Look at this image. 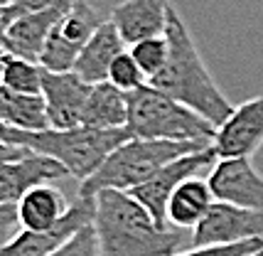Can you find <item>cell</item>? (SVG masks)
I'll list each match as a JSON object with an SVG mask.
<instances>
[{
	"label": "cell",
	"instance_id": "6da1fadb",
	"mask_svg": "<svg viewBox=\"0 0 263 256\" xmlns=\"http://www.w3.org/2000/svg\"><path fill=\"white\" fill-rule=\"evenodd\" d=\"M165 37L170 45L167 62L162 71L148 79V84L153 89L167 94L175 101H180L182 106L192 108L195 114L204 116L209 123L219 128L231 116L234 106L217 86L214 77L209 74L204 59L197 49L195 37L175 5H170V12H167Z\"/></svg>",
	"mask_w": 263,
	"mask_h": 256
},
{
	"label": "cell",
	"instance_id": "7a4b0ae2",
	"mask_svg": "<svg viewBox=\"0 0 263 256\" xmlns=\"http://www.w3.org/2000/svg\"><path fill=\"white\" fill-rule=\"evenodd\" d=\"M93 202V229L101 256H175L182 251V229L160 227L128 192L103 190Z\"/></svg>",
	"mask_w": 263,
	"mask_h": 256
},
{
	"label": "cell",
	"instance_id": "3957f363",
	"mask_svg": "<svg viewBox=\"0 0 263 256\" xmlns=\"http://www.w3.org/2000/svg\"><path fill=\"white\" fill-rule=\"evenodd\" d=\"M130 138L133 136L128 133V128H116V131H101V128L89 126H77L69 128V131H57V128L15 131V128H8L5 143L54 158L57 163L67 168V173L71 177L84 182L101 168L103 160L121 143H126Z\"/></svg>",
	"mask_w": 263,
	"mask_h": 256
},
{
	"label": "cell",
	"instance_id": "277c9868",
	"mask_svg": "<svg viewBox=\"0 0 263 256\" xmlns=\"http://www.w3.org/2000/svg\"><path fill=\"white\" fill-rule=\"evenodd\" d=\"M209 145L199 143H177V140H148V138H130L121 143L96 173L84 180L79 187V197L93 199L103 190H118L130 192L133 187L143 185L153 175L162 170L172 160L197 153Z\"/></svg>",
	"mask_w": 263,
	"mask_h": 256
},
{
	"label": "cell",
	"instance_id": "5b68a950",
	"mask_svg": "<svg viewBox=\"0 0 263 256\" xmlns=\"http://www.w3.org/2000/svg\"><path fill=\"white\" fill-rule=\"evenodd\" d=\"M128 133L133 138L177 140L212 145L217 138V126L192 108L170 99L167 94L153 89L150 84L128 94Z\"/></svg>",
	"mask_w": 263,
	"mask_h": 256
},
{
	"label": "cell",
	"instance_id": "8992f818",
	"mask_svg": "<svg viewBox=\"0 0 263 256\" xmlns=\"http://www.w3.org/2000/svg\"><path fill=\"white\" fill-rule=\"evenodd\" d=\"M217 160L219 158L212 145L202 148L197 153H190V155H182V158L172 160L170 165H165L162 170H158L143 185L133 187L128 195L133 199H138L160 227H170L167 224V205H170V197L175 195V190L182 185L184 180L197 177L204 170H212Z\"/></svg>",
	"mask_w": 263,
	"mask_h": 256
},
{
	"label": "cell",
	"instance_id": "52a82bcc",
	"mask_svg": "<svg viewBox=\"0 0 263 256\" xmlns=\"http://www.w3.org/2000/svg\"><path fill=\"white\" fill-rule=\"evenodd\" d=\"M249 239H263V212L243 210L219 199H214L202 222L192 229V246H227Z\"/></svg>",
	"mask_w": 263,
	"mask_h": 256
},
{
	"label": "cell",
	"instance_id": "ba28073f",
	"mask_svg": "<svg viewBox=\"0 0 263 256\" xmlns=\"http://www.w3.org/2000/svg\"><path fill=\"white\" fill-rule=\"evenodd\" d=\"M206 182L219 202L263 212V175L253 168L251 158L217 160L206 175Z\"/></svg>",
	"mask_w": 263,
	"mask_h": 256
},
{
	"label": "cell",
	"instance_id": "9c48e42d",
	"mask_svg": "<svg viewBox=\"0 0 263 256\" xmlns=\"http://www.w3.org/2000/svg\"><path fill=\"white\" fill-rule=\"evenodd\" d=\"M91 84H86L77 71H47L42 74V99H45L49 128L69 131L81 126L86 99Z\"/></svg>",
	"mask_w": 263,
	"mask_h": 256
},
{
	"label": "cell",
	"instance_id": "30bf717a",
	"mask_svg": "<svg viewBox=\"0 0 263 256\" xmlns=\"http://www.w3.org/2000/svg\"><path fill=\"white\" fill-rule=\"evenodd\" d=\"M263 145V96H253L234 106L231 116L217 128L212 148L219 160L224 158H251Z\"/></svg>",
	"mask_w": 263,
	"mask_h": 256
},
{
	"label": "cell",
	"instance_id": "8fae6325",
	"mask_svg": "<svg viewBox=\"0 0 263 256\" xmlns=\"http://www.w3.org/2000/svg\"><path fill=\"white\" fill-rule=\"evenodd\" d=\"M93 214H96V202L79 197L69 207L64 220L57 227H52L47 232H25L23 229L10 244L0 249V256H52L79 229L93 224Z\"/></svg>",
	"mask_w": 263,
	"mask_h": 256
},
{
	"label": "cell",
	"instance_id": "7c38bea8",
	"mask_svg": "<svg viewBox=\"0 0 263 256\" xmlns=\"http://www.w3.org/2000/svg\"><path fill=\"white\" fill-rule=\"evenodd\" d=\"M62 177H71L62 163H57L49 155L27 151L23 158L10 160L0 168V202L17 205L30 190L42 185H54Z\"/></svg>",
	"mask_w": 263,
	"mask_h": 256
},
{
	"label": "cell",
	"instance_id": "4fadbf2b",
	"mask_svg": "<svg viewBox=\"0 0 263 256\" xmlns=\"http://www.w3.org/2000/svg\"><path fill=\"white\" fill-rule=\"evenodd\" d=\"M74 0H54L49 8L37 12L20 15L5 32V47L10 49L12 57H23L30 62H40V54L45 49L47 37L52 35V30L57 23L67 15Z\"/></svg>",
	"mask_w": 263,
	"mask_h": 256
},
{
	"label": "cell",
	"instance_id": "5bb4252c",
	"mask_svg": "<svg viewBox=\"0 0 263 256\" xmlns=\"http://www.w3.org/2000/svg\"><path fill=\"white\" fill-rule=\"evenodd\" d=\"M167 12L170 0H123L111 10L108 20L116 25L126 45H136L140 40L165 35Z\"/></svg>",
	"mask_w": 263,
	"mask_h": 256
},
{
	"label": "cell",
	"instance_id": "9a60e30c",
	"mask_svg": "<svg viewBox=\"0 0 263 256\" xmlns=\"http://www.w3.org/2000/svg\"><path fill=\"white\" fill-rule=\"evenodd\" d=\"M126 52V42L123 37L118 35L116 25L111 20L106 23L93 32V37L81 47L79 57H77V64H74V71L79 74L86 84H101L108 82V69L114 64V59L118 54Z\"/></svg>",
	"mask_w": 263,
	"mask_h": 256
},
{
	"label": "cell",
	"instance_id": "2e32d148",
	"mask_svg": "<svg viewBox=\"0 0 263 256\" xmlns=\"http://www.w3.org/2000/svg\"><path fill=\"white\" fill-rule=\"evenodd\" d=\"M71 205L54 185L34 187L17 202V217L25 232H47L64 220Z\"/></svg>",
	"mask_w": 263,
	"mask_h": 256
},
{
	"label": "cell",
	"instance_id": "e0dca14e",
	"mask_svg": "<svg viewBox=\"0 0 263 256\" xmlns=\"http://www.w3.org/2000/svg\"><path fill=\"white\" fill-rule=\"evenodd\" d=\"M214 205V195L202 175L184 180L182 185L175 190L167 205V224L175 229H195L202 222L209 207Z\"/></svg>",
	"mask_w": 263,
	"mask_h": 256
},
{
	"label": "cell",
	"instance_id": "ac0fdd59",
	"mask_svg": "<svg viewBox=\"0 0 263 256\" xmlns=\"http://www.w3.org/2000/svg\"><path fill=\"white\" fill-rule=\"evenodd\" d=\"M126 123H128V94L121 92L111 82L93 84L91 94L86 99L81 126L116 131V128H126Z\"/></svg>",
	"mask_w": 263,
	"mask_h": 256
},
{
	"label": "cell",
	"instance_id": "d6986e66",
	"mask_svg": "<svg viewBox=\"0 0 263 256\" xmlns=\"http://www.w3.org/2000/svg\"><path fill=\"white\" fill-rule=\"evenodd\" d=\"M0 121L15 131H47L45 99L32 94H17L0 84Z\"/></svg>",
	"mask_w": 263,
	"mask_h": 256
},
{
	"label": "cell",
	"instance_id": "ffe728a7",
	"mask_svg": "<svg viewBox=\"0 0 263 256\" xmlns=\"http://www.w3.org/2000/svg\"><path fill=\"white\" fill-rule=\"evenodd\" d=\"M103 23H106L103 15L93 8L89 0H74L71 8L67 10V15L57 23L54 32H57L62 40H67L69 45H74L81 49Z\"/></svg>",
	"mask_w": 263,
	"mask_h": 256
},
{
	"label": "cell",
	"instance_id": "44dd1931",
	"mask_svg": "<svg viewBox=\"0 0 263 256\" xmlns=\"http://www.w3.org/2000/svg\"><path fill=\"white\" fill-rule=\"evenodd\" d=\"M42 64L40 62H30L23 57H10L8 67L0 77V84L8 86L17 94H32V96H42Z\"/></svg>",
	"mask_w": 263,
	"mask_h": 256
},
{
	"label": "cell",
	"instance_id": "7402d4cb",
	"mask_svg": "<svg viewBox=\"0 0 263 256\" xmlns=\"http://www.w3.org/2000/svg\"><path fill=\"white\" fill-rule=\"evenodd\" d=\"M133 59L138 62V67L143 69V74L153 79L158 71H162L167 54H170V45H167V37H150V40H140L136 45H130L128 49Z\"/></svg>",
	"mask_w": 263,
	"mask_h": 256
},
{
	"label": "cell",
	"instance_id": "603a6c76",
	"mask_svg": "<svg viewBox=\"0 0 263 256\" xmlns=\"http://www.w3.org/2000/svg\"><path fill=\"white\" fill-rule=\"evenodd\" d=\"M108 82L118 86L121 92H136L140 86H145L148 84V77L143 74V69L138 67V62L133 59L130 52H123V54H118L114 59V64H111V69H108Z\"/></svg>",
	"mask_w": 263,
	"mask_h": 256
},
{
	"label": "cell",
	"instance_id": "cb8c5ba5",
	"mask_svg": "<svg viewBox=\"0 0 263 256\" xmlns=\"http://www.w3.org/2000/svg\"><path fill=\"white\" fill-rule=\"evenodd\" d=\"M263 251V239H249L241 244H227V246H192L187 251H180L175 256H251Z\"/></svg>",
	"mask_w": 263,
	"mask_h": 256
},
{
	"label": "cell",
	"instance_id": "d4e9b609",
	"mask_svg": "<svg viewBox=\"0 0 263 256\" xmlns=\"http://www.w3.org/2000/svg\"><path fill=\"white\" fill-rule=\"evenodd\" d=\"M52 256H101L99 251V239H96V229L93 224L84 227L74 234L64 246H59Z\"/></svg>",
	"mask_w": 263,
	"mask_h": 256
},
{
	"label": "cell",
	"instance_id": "484cf974",
	"mask_svg": "<svg viewBox=\"0 0 263 256\" xmlns=\"http://www.w3.org/2000/svg\"><path fill=\"white\" fill-rule=\"evenodd\" d=\"M20 232H23V227H20V217H17V205L0 202V249L10 244Z\"/></svg>",
	"mask_w": 263,
	"mask_h": 256
},
{
	"label": "cell",
	"instance_id": "4316f807",
	"mask_svg": "<svg viewBox=\"0 0 263 256\" xmlns=\"http://www.w3.org/2000/svg\"><path fill=\"white\" fill-rule=\"evenodd\" d=\"M54 0H10V5L20 15H27V12H37V10H45L49 8Z\"/></svg>",
	"mask_w": 263,
	"mask_h": 256
},
{
	"label": "cell",
	"instance_id": "83f0119b",
	"mask_svg": "<svg viewBox=\"0 0 263 256\" xmlns=\"http://www.w3.org/2000/svg\"><path fill=\"white\" fill-rule=\"evenodd\" d=\"M27 148H20V145H12V143H3L0 140V168L5 163H10V160H17V158H23Z\"/></svg>",
	"mask_w": 263,
	"mask_h": 256
},
{
	"label": "cell",
	"instance_id": "f1b7e54d",
	"mask_svg": "<svg viewBox=\"0 0 263 256\" xmlns=\"http://www.w3.org/2000/svg\"><path fill=\"white\" fill-rule=\"evenodd\" d=\"M20 17V12L15 10L12 5H3L0 8V42L5 40V32H8V27H10L15 20Z\"/></svg>",
	"mask_w": 263,
	"mask_h": 256
},
{
	"label": "cell",
	"instance_id": "f546056e",
	"mask_svg": "<svg viewBox=\"0 0 263 256\" xmlns=\"http://www.w3.org/2000/svg\"><path fill=\"white\" fill-rule=\"evenodd\" d=\"M10 49L5 47V42H0V77H3V71H5V67H8V62H10Z\"/></svg>",
	"mask_w": 263,
	"mask_h": 256
},
{
	"label": "cell",
	"instance_id": "4dcf8cb0",
	"mask_svg": "<svg viewBox=\"0 0 263 256\" xmlns=\"http://www.w3.org/2000/svg\"><path fill=\"white\" fill-rule=\"evenodd\" d=\"M5 138H8V126H5V123L0 121V140L5 143Z\"/></svg>",
	"mask_w": 263,
	"mask_h": 256
},
{
	"label": "cell",
	"instance_id": "1f68e13d",
	"mask_svg": "<svg viewBox=\"0 0 263 256\" xmlns=\"http://www.w3.org/2000/svg\"><path fill=\"white\" fill-rule=\"evenodd\" d=\"M3 5H10V0H0V8H3Z\"/></svg>",
	"mask_w": 263,
	"mask_h": 256
},
{
	"label": "cell",
	"instance_id": "d6a6232c",
	"mask_svg": "<svg viewBox=\"0 0 263 256\" xmlns=\"http://www.w3.org/2000/svg\"><path fill=\"white\" fill-rule=\"evenodd\" d=\"M251 256H263V251H258V254H251Z\"/></svg>",
	"mask_w": 263,
	"mask_h": 256
}]
</instances>
